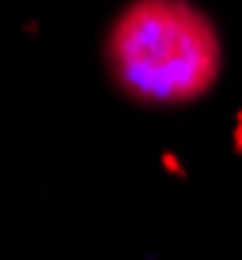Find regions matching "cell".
Segmentation results:
<instances>
[{
	"mask_svg": "<svg viewBox=\"0 0 242 260\" xmlns=\"http://www.w3.org/2000/svg\"><path fill=\"white\" fill-rule=\"evenodd\" d=\"M109 69L137 102L181 105L214 87L221 40L185 0H137L109 32Z\"/></svg>",
	"mask_w": 242,
	"mask_h": 260,
	"instance_id": "obj_1",
	"label": "cell"
}]
</instances>
